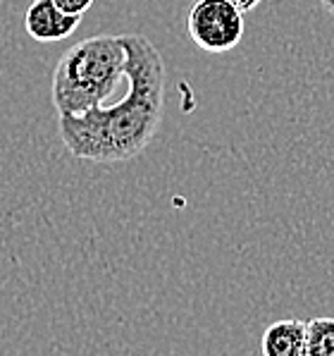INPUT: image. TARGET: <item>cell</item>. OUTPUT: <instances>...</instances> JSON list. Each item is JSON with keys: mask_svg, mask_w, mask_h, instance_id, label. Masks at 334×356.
<instances>
[{"mask_svg": "<svg viewBox=\"0 0 334 356\" xmlns=\"http://www.w3.org/2000/svg\"><path fill=\"white\" fill-rule=\"evenodd\" d=\"M122 43L129 84L122 101L84 115H58L60 139L79 161L98 165L134 161L160 129L167 79L160 51L141 34H122Z\"/></svg>", "mask_w": 334, "mask_h": 356, "instance_id": "cell-1", "label": "cell"}, {"mask_svg": "<svg viewBox=\"0 0 334 356\" xmlns=\"http://www.w3.org/2000/svg\"><path fill=\"white\" fill-rule=\"evenodd\" d=\"M127 48L122 36H91L62 53L53 72L58 115H84L101 108L124 79Z\"/></svg>", "mask_w": 334, "mask_h": 356, "instance_id": "cell-2", "label": "cell"}, {"mask_svg": "<svg viewBox=\"0 0 334 356\" xmlns=\"http://www.w3.org/2000/svg\"><path fill=\"white\" fill-rule=\"evenodd\" d=\"M189 38L206 53H227L244 38V13L229 0H199L186 15Z\"/></svg>", "mask_w": 334, "mask_h": 356, "instance_id": "cell-3", "label": "cell"}, {"mask_svg": "<svg viewBox=\"0 0 334 356\" xmlns=\"http://www.w3.org/2000/svg\"><path fill=\"white\" fill-rule=\"evenodd\" d=\"M79 24V15L62 13L53 0H34L24 15L26 34L41 43L62 41V38L72 36Z\"/></svg>", "mask_w": 334, "mask_h": 356, "instance_id": "cell-4", "label": "cell"}, {"mask_svg": "<svg viewBox=\"0 0 334 356\" xmlns=\"http://www.w3.org/2000/svg\"><path fill=\"white\" fill-rule=\"evenodd\" d=\"M262 356H306V323L289 318L277 321L262 332Z\"/></svg>", "mask_w": 334, "mask_h": 356, "instance_id": "cell-5", "label": "cell"}, {"mask_svg": "<svg viewBox=\"0 0 334 356\" xmlns=\"http://www.w3.org/2000/svg\"><path fill=\"white\" fill-rule=\"evenodd\" d=\"M306 356H334V318L306 321Z\"/></svg>", "mask_w": 334, "mask_h": 356, "instance_id": "cell-6", "label": "cell"}, {"mask_svg": "<svg viewBox=\"0 0 334 356\" xmlns=\"http://www.w3.org/2000/svg\"><path fill=\"white\" fill-rule=\"evenodd\" d=\"M53 3L58 5L62 13H67V15H84V13H89L91 10V5H93V0H53Z\"/></svg>", "mask_w": 334, "mask_h": 356, "instance_id": "cell-7", "label": "cell"}, {"mask_svg": "<svg viewBox=\"0 0 334 356\" xmlns=\"http://www.w3.org/2000/svg\"><path fill=\"white\" fill-rule=\"evenodd\" d=\"M229 3L234 5V8H239L242 13H251V10H256L260 5V0H229Z\"/></svg>", "mask_w": 334, "mask_h": 356, "instance_id": "cell-8", "label": "cell"}, {"mask_svg": "<svg viewBox=\"0 0 334 356\" xmlns=\"http://www.w3.org/2000/svg\"><path fill=\"white\" fill-rule=\"evenodd\" d=\"M320 3H322V8H325L327 13H332V10H334V0H320Z\"/></svg>", "mask_w": 334, "mask_h": 356, "instance_id": "cell-9", "label": "cell"}, {"mask_svg": "<svg viewBox=\"0 0 334 356\" xmlns=\"http://www.w3.org/2000/svg\"><path fill=\"white\" fill-rule=\"evenodd\" d=\"M330 15H332V17H334V10H332V13H330Z\"/></svg>", "mask_w": 334, "mask_h": 356, "instance_id": "cell-10", "label": "cell"}]
</instances>
